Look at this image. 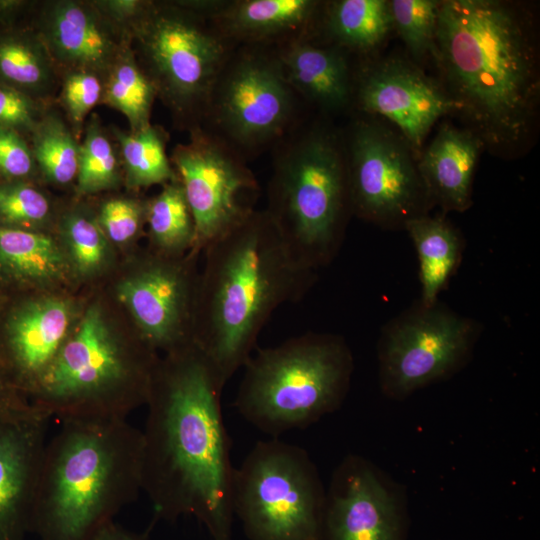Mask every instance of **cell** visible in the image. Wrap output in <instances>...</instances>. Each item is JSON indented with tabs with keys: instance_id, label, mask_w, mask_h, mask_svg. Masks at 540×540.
Returning a JSON list of instances; mask_svg holds the SVG:
<instances>
[{
	"instance_id": "obj_33",
	"label": "cell",
	"mask_w": 540,
	"mask_h": 540,
	"mask_svg": "<svg viewBox=\"0 0 540 540\" xmlns=\"http://www.w3.org/2000/svg\"><path fill=\"white\" fill-rule=\"evenodd\" d=\"M63 236L71 259L83 274L98 270L106 257V239L98 222L83 212L64 218Z\"/></svg>"
},
{
	"instance_id": "obj_16",
	"label": "cell",
	"mask_w": 540,
	"mask_h": 540,
	"mask_svg": "<svg viewBox=\"0 0 540 540\" xmlns=\"http://www.w3.org/2000/svg\"><path fill=\"white\" fill-rule=\"evenodd\" d=\"M197 282L188 263L153 259L119 285L118 295L143 340L174 353L194 345Z\"/></svg>"
},
{
	"instance_id": "obj_32",
	"label": "cell",
	"mask_w": 540,
	"mask_h": 540,
	"mask_svg": "<svg viewBox=\"0 0 540 540\" xmlns=\"http://www.w3.org/2000/svg\"><path fill=\"white\" fill-rule=\"evenodd\" d=\"M439 3L434 0L389 1L392 27L417 62L434 57Z\"/></svg>"
},
{
	"instance_id": "obj_39",
	"label": "cell",
	"mask_w": 540,
	"mask_h": 540,
	"mask_svg": "<svg viewBox=\"0 0 540 540\" xmlns=\"http://www.w3.org/2000/svg\"><path fill=\"white\" fill-rule=\"evenodd\" d=\"M92 3L108 21L131 35L132 28L145 14L151 1L96 0Z\"/></svg>"
},
{
	"instance_id": "obj_37",
	"label": "cell",
	"mask_w": 540,
	"mask_h": 540,
	"mask_svg": "<svg viewBox=\"0 0 540 540\" xmlns=\"http://www.w3.org/2000/svg\"><path fill=\"white\" fill-rule=\"evenodd\" d=\"M32 150L13 129L0 127V173L20 178L31 173L34 166Z\"/></svg>"
},
{
	"instance_id": "obj_9",
	"label": "cell",
	"mask_w": 540,
	"mask_h": 540,
	"mask_svg": "<svg viewBox=\"0 0 540 540\" xmlns=\"http://www.w3.org/2000/svg\"><path fill=\"white\" fill-rule=\"evenodd\" d=\"M232 496L249 540H322L326 492L299 446L257 442L235 468Z\"/></svg>"
},
{
	"instance_id": "obj_25",
	"label": "cell",
	"mask_w": 540,
	"mask_h": 540,
	"mask_svg": "<svg viewBox=\"0 0 540 540\" xmlns=\"http://www.w3.org/2000/svg\"><path fill=\"white\" fill-rule=\"evenodd\" d=\"M156 90L141 68L131 45L117 57L104 77L102 101L121 112L130 124V131L150 125Z\"/></svg>"
},
{
	"instance_id": "obj_24",
	"label": "cell",
	"mask_w": 540,
	"mask_h": 540,
	"mask_svg": "<svg viewBox=\"0 0 540 540\" xmlns=\"http://www.w3.org/2000/svg\"><path fill=\"white\" fill-rule=\"evenodd\" d=\"M318 24L328 44L364 55L375 51L393 29L389 1L385 0L325 2L320 7Z\"/></svg>"
},
{
	"instance_id": "obj_17",
	"label": "cell",
	"mask_w": 540,
	"mask_h": 540,
	"mask_svg": "<svg viewBox=\"0 0 540 540\" xmlns=\"http://www.w3.org/2000/svg\"><path fill=\"white\" fill-rule=\"evenodd\" d=\"M48 420L37 410L0 418V540L31 532Z\"/></svg>"
},
{
	"instance_id": "obj_26",
	"label": "cell",
	"mask_w": 540,
	"mask_h": 540,
	"mask_svg": "<svg viewBox=\"0 0 540 540\" xmlns=\"http://www.w3.org/2000/svg\"><path fill=\"white\" fill-rule=\"evenodd\" d=\"M146 221L151 240L163 256L180 257L186 249L195 252V223L179 179L164 184L146 203Z\"/></svg>"
},
{
	"instance_id": "obj_7",
	"label": "cell",
	"mask_w": 540,
	"mask_h": 540,
	"mask_svg": "<svg viewBox=\"0 0 540 540\" xmlns=\"http://www.w3.org/2000/svg\"><path fill=\"white\" fill-rule=\"evenodd\" d=\"M155 369L148 355H132L92 307L38 379L32 406L61 421L126 418L147 403Z\"/></svg>"
},
{
	"instance_id": "obj_38",
	"label": "cell",
	"mask_w": 540,
	"mask_h": 540,
	"mask_svg": "<svg viewBox=\"0 0 540 540\" xmlns=\"http://www.w3.org/2000/svg\"><path fill=\"white\" fill-rule=\"evenodd\" d=\"M38 109L32 99L12 87H0V127L34 129Z\"/></svg>"
},
{
	"instance_id": "obj_34",
	"label": "cell",
	"mask_w": 540,
	"mask_h": 540,
	"mask_svg": "<svg viewBox=\"0 0 540 540\" xmlns=\"http://www.w3.org/2000/svg\"><path fill=\"white\" fill-rule=\"evenodd\" d=\"M104 77L84 70L69 71L64 79L61 99L75 129H80L86 116L102 101Z\"/></svg>"
},
{
	"instance_id": "obj_19",
	"label": "cell",
	"mask_w": 540,
	"mask_h": 540,
	"mask_svg": "<svg viewBox=\"0 0 540 540\" xmlns=\"http://www.w3.org/2000/svg\"><path fill=\"white\" fill-rule=\"evenodd\" d=\"M321 4L315 0H219L209 18L235 45L276 47L311 36Z\"/></svg>"
},
{
	"instance_id": "obj_20",
	"label": "cell",
	"mask_w": 540,
	"mask_h": 540,
	"mask_svg": "<svg viewBox=\"0 0 540 540\" xmlns=\"http://www.w3.org/2000/svg\"><path fill=\"white\" fill-rule=\"evenodd\" d=\"M285 76L301 100L325 112L352 100V75L346 52L301 36L276 46Z\"/></svg>"
},
{
	"instance_id": "obj_6",
	"label": "cell",
	"mask_w": 540,
	"mask_h": 540,
	"mask_svg": "<svg viewBox=\"0 0 540 540\" xmlns=\"http://www.w3.org/2000/svg\"><path fill=\"white\" fill-rule=\"evenodd\" d=\"M243 368L234 406L250 424L276 438L337 410L354 363L342 336L308 332L257 349Z\"/></svg>"
},
{
	"instance_id": "obj_23",
	"label": "cell",
	"mask_w": 540,
	"mask_h": 540,
	"mask_svg": "<svg viewBox=\"0 0 540 540\" xmlns=\"http://www.w3.org/2000/svg\"><path fill=\"white\" fill-rule=\"evenodd\" d=\"M407 231L419 262L421 303L432 305L456 273L463 253V238L442 216L422 215L409 220Z\"/></svg>"
},
{
	"instance_id": "obj_28",
	"label": "cell",
	"mask_w": 540,
	"mask_h": 540,
	"mask_svg": "<svg viewBox=\"0 0 540 540\" xmlns=\"http://www.w3.org/2000/svg\"><path fill=\"white\" fill-rule=\"evenodd\" d=\"M55 63L40 37L0 41V77L11 85L46 96L55 84Z\"/></svg>"
},
{
	"instance_id": "obj_22",
	"label": "cell",
	"mask_w": 540,
	"mask_h": 540,
	"mask_svg": "<svg viewBox=\"0 0 540 540\" xmlns=\"http://www.w3.org/2000/svg\"><path fill=\"white\" fill-rule=\"evenodd\" d=\"M70 315L67 304L46 299L24 308L9 330V358L32 391L66 341Z\"/></svg>"
},
{
	"instance_id": "obj_40",
	"label": "cell",
	"mask_w": 540,
	"mask_h": 540,
	"mask_svg": "<svg viewBox=\"0 0 540 540\" xmlns=\"http://www.w3.org/2000/svg\"><path fill=\"white\" fill-rule=\"evenodd\" d=\"M34 410L24 396L5 383L0 372V418L20 416Z\"/></svg>"
},
{
	"instance_id": "obj_4",
	"label": "cell",
	"mask_w": 540,
	"mask_h": 540,
	"mask_svg": "<svg viewBox=\"0 0 540 540\" xmlns=\"http://www.w3.org/2000/svg\"><path fill=\"white\" fill-rule=\"evenodd\" d=\"M61 422L44 448L31 532L92 540L142 490L143 434L126 418Z\"/></svg>"
},
{
	"instance_id": "obj_21",
	"label": "cell",
	"mask_w": 540,
	"mask_h": 540,
	"mask_svg": "<svg viewBox=\"0 0 540 540\" xmlns=\"http://www.w3.org/2000/svg\"><path fill=\"white\" fill-rule=\"evenodd\" d=\"M482 140L471 130L444 122L417 158V167L433 205L464 212L472 205L475 168Z\"/></svg>"
},
{
	"instance_id": "obj_10",
	"label": "cell",
	"mask_w": 540,
	"mask_h": 540,
	"mask_svg": "<svg viewBox=\"0 0 540 540\" xmlns=\"http://www.w3.org/2000/svg\"><path fill=\"white\" fill-rule=\"evenodd\" d=\"M301 101L275 46L237 45L211 89L202 126L247 160L301 121Z\"/></svg>"
},
{
	"instance_id": "obj_5",
	"label": "cell",
	"mask_w": 540,
	"mask_h": 540,
	"mask_svg": "<svg viewBox=\"0 0 540 540\" xmlns=\"http://www.w3.org/2000/svg\"><path fill=\"white\" fill-rule=\"evenodd\" d=\"M273 148L264 210L294 257L317 271L336 256L351 213L344 141L300 121Z\"/></svg>"
},
{
	"instance_id": "obj_8",
	"label": "cell",
	"mask_w": 540,
	"mask_h": 540,
	"mask_svg": "<svg viewBox=\"0 0 540 540\" xmlns=\"http://www.w3.org/2000/svg\"><path fill=\"white\" fill-rule=\"evenodd\" d=\"M137 60L182 126L202 125L211 89L237 46L183 1L155 2L131 30Z\"/></svg>"
},
{
	"instance_id": "obj_29",
	"label": "cell",
	"mask_w": 540,
	"mask_h": 540,
	"mask_svg": "<svg viewBox=\"0 0 540 540\" xmlns=\"http://www.w3.org/2000/svg\"><path fill=\"white\" fill-rule=\"evenodd\" d=\"M32 153L47 180L64 185L77 177L79 146L56 113L43 115L33 129Z\"/></svg>"
},
{
	"instance_id": "obj_3",
	"label": "cell",
	"mask_w": 540,
	"mask_h": 540,
	"mask_svg": "<svg viewBox=\"0 0 540 540\" xmlns=\"http://www.w3.org/2000/svg\"><path fill=\"white\" fill-rule=\"evenodd\" d=\"M198 277L193 344L225 386L252 355L257 338L281 305L299 301L317 271L291 253L265 210H254L210 243Z\"/></svg>"
},
{
	"instance_id": "obj_14",
	"label": "cell",
	"mask_w": 540,
	"mask_h": 540,
	"mask_svg": "<svg viewBox=\"0 0 540 540\" xmlns=\"http://www.w3.org/2000/svg\"><path fill=\"white\" fill-rule=\"evenodd\" d=\"M352 100L361 112L393 123L416 160L432 126L458 110L440 82L415 62L396 55L361 66L352 78Z\"/></svg>"
},
{
	"instance_id": "obj_41",
	"label": "cell",
	"mask_w": 540,
	"mask_h": 540,
	"mask_svg": "<svg viewBox=\"0 0 540 540\" xmlns=\"http://www.w3.org/2000/svg\"><path fill=\"white\" fill-rule=\"evenodd\" d=\"M92 540H147L145 535L131 532L111 521L104 525Z\"/></svg>"
},
{
	"instance_id": "obj_18",
	"label": "cell",
	"mask_w": 540,
	"mask_h": 540,
	"mask_svg": "<svg viewBox=\"0 0 540 540\" xmlns=\"http://www.w3.org/2000/svg\"><path fill=\"white\" fill-rule=\"evenodd\" d=\"M54 63L69 71L105 77L131 35L108 21L91 2L59 0L41 16V36Z\"/></svg>"
},
{
	"instance_id": "obj_15",
	"label": "cell",
	"mask_w": 540,
	"mask_h": 540,
	"mask_svg": "<svg viewBox=\"0 0 540 540\" xmlns=\"http://www.w3.org/2000/svg\"><path fill=\"white\" fill-rule=\"evenodd\" d=\"M400 496L371 463L347 456L326 492L322 540H404Z\"/></svg>"
},
{
	"instance_id": "obj_11",
	"label": "cell",
	"mask_w": 540,
	"mask_h": 540,
	"mask_svg": "<svg viewBox=\"0 0 540 540\" xmlns=\"http://www.w3.org/2000/svg\"><path fill=\"white\" fill-rule=\"evenodd\" d=\"M480 324L441 305L421 302L385 325L378 342L379 383L402 400L463 368L480 336Z\"/></svg>"
},
{
	"instance_id": "obj_1",
	"label": "cell",
	"mask_w": 540,
	"mask_h": 540,
	"mask_svg": "<svg viewBox=\"0 0 540 540\" xmlns=\"http://www.w3.org/2000/svg\"><path fill=\"white\" fill-rule=\"evenodd\" d=\"M224 385L194 345L156 367L143 434L142 490L158 517L195 516L213 540H232L230 440Z\"/></svg>"
},
{
	"instance_id": "obj_2",
	"label": "cell",
	"mask_w": 540,
	"mask_h": 540,
	"mask_svg": "<svg viewBox=\"0 0 540 540\" xmlns=\"http://www.w3.org/2000/svg\"><path fill=\"white\" fill-rule=\"evenodd\" d=\"M441 85L485 148L507 154L528 140L540 95L532 19L499 0L439 3L433 57Z\"/></svg>"
},
{
	"instance_id": "obj_36",
	"label": "cell",
	"mask_w": 540,
	"mask_h": 540,
	"mask_svg": "<svg viewBox=\"0 0 540 540\" xmlns=\"http://www.w3.org/2000/svg\"><path fill=\"white\" fill-rule=\"evenodd\" d=\"M143 220H146V203L117 198L102 205L97 222L112 241L123 243L138 233Z\"/></svg>"
},
{
	"instance_id": "obj_13",
	"label": "cell",
	"mask_w": 540,
	"mask_h": 540,
	"mask_svg": "<svg viewBox=\"0 0 540 540\" xmlns=\"http://www.w3.org/2000/svg\"><path fill=\"white\" fill-rule=\"evenodd\" d=\"M171 162L194 219L195 252L255 210L259 186L246 159L202 125L190 129L187 143L175 146Z\"/></svg>"
},
{
	"instance_id": "obj_31",
	"label": "cell",
	"mask_w": 540,
	"mask_h": 540,
	"mask_svg": "<svg viewBox=\"0 0 540 540\" xmlns=\"http://www.w3.org/2000/svg\"><path fill=\"white\" fill-rule=\"evenodd\" d=\"M77 188L83 194L115 187L120 180L118 156L97 115L90 118L79 146Z\"/></svg>"
},
{
	"instance_id": "obj_35",
	"label": "cell",
	"mask_w": 540,
	"mask_h": 540,
	"mask_svg": "<svg viewBox=\"0 0 540 540\" xmlns=\"http://www.w3.org/2000/svg\"><path fill=\"white\" fill-rule=\"evenodd\" d=\"M50 213V204L39 190L24 183L0 186V217L16 224H38Z\"/></svg>"
},
{
	"instance_id": "obj_27",
	"label": "cell",
	"mask_w": 540,
	"mask_h": 540,
	"mask_svg": "<svg viewBox=\"0 0 540 540\" xmlns=\"http://www.w3.org/2000/svg\"><path fill=\"white\" fill-rule=\"evenodd\" d=\"M127 184L143 188L178 180L166 153L164 132L151 124L129 133L114 128Z\"/></svg>"
},
{
	"instance_id": "obj_30",
	"label": "cell",
	"mask_w": 540,
	"mask_h": 540,
	"mask_svg": "<svg viewBox=\"0 0 540 540\" xmlns=\"http://www.w3.org/2000/svg\"><path fill=\"white\" fill-rule=\"evenodd\" d=\"M0 260L15 272L33 279H51L64 266L63 256L48 236L0 227Z\"/></svg>"
},
{
	"instance_id": "obj_12",
	"label": "cell",
	"mask_w": 540,
	"mask_h": 540,
	"mask_svg": "<svg viewBox=\"0 0 540 540\" xmlns=\"http://www.w3.org/2000/svg\"><path fill=\"white\" fill-rule=\"evenodd\" d=\"M351 213L384 229H403L434 206L410 146L373 120L353 123L344 142Z\"/></svg>"
}]
</instances>
